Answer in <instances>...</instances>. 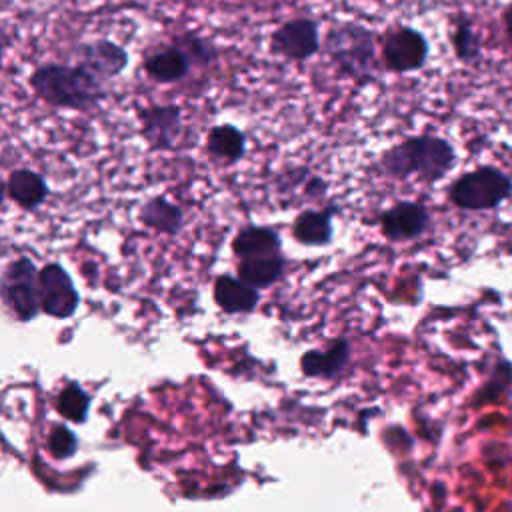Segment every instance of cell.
I'll return each mask as SVG.
<instances>
[{
	"instance_id": "obj_25",
	"label": "cell",
	"mask_w": 512,
	"mask_h": 512,
	"mask_svg": "<svg viewBox=\"0 0 512 512\" xmlns=\"http://www.w3.org/2000/svg\"><path fill=\"white\" fill-rule=\"evenodd\" d=\"M504 28H506L508 40L512 42V6H508L506 12H504Z\"/></svg>"
},
{
	"instance_id": "obj_2",
	"label": "cell",
	"mask_w": 512,
	"mask_h": 512,
	"mask_svg": "<svg viewBox=\"0 0 512 512\" xmlns=\"http://www.w3.org/2000/svg\"><path fill=\"white\" fill-rule=\"evenodd\" d=\"M456 162L454 148L440 136H414L390 148L382 166L396 178L418 176L424 182H436L446 176Z\"/></svg>"
},
{
	"instance_id": "obj_20",
	"label": "cell",
	"mask_w": 512,
	"mask_h": 512,
	"mask_svg": "<svg viewBox=\"0 0 512 512\" xmlns=\"http://www.w3.org/2000/svg\"><path fill=\"white\" fill-rule=\"evenodd\" d=\"M142 222L164 234H176L182 228V210L166 198L150 200L140 214Z\"/></svg>"
},
{
	"instance_id": "obj_8",
	"label": "cell",
	"mask_w": 512,
	"mask_h": 512,
	"mask_svg": "<svg viewBox=\"0 0 512 512\" xmlns=\"http://www.w3.org/2000/svg\"><path fill=\"white\" fill-rule=\"evenodd\" d=\"M38 294L40 308L54 318H70L80 304V294L70 274L56 262L46 264L38 272Z\"/></svg>"
},
{
	"instance_id": "obj_7",
	"label": "cell",
	"mask_w": 512,
	"mask_h": 512,
	"mask_svg": "<svg viewBox=\"0 0 512 512\" xmlns=\"http://www.w3.org/2000/svg\"><path fill=\"white\" fill-rule=\"evenodd\" d=\"M320 50L318 22L306 16L282 22L270 36V52L288 60H308Z\"/></svg>"
},
{
	"instance_id": "obj_12",
	"label": "cell",
	"mask_w": 512,
	"mask_h": 512,
	"mask_svg": "<svg viewBox=\"0 0 512 512\" xmlns=\"http://www.w3.org/2000/svg\"><path fill=\"white\" fill-rule=\"evenodd\" d=\"M144 136L160 148H170L180 134L178 106H150L140 112Z\"/></svg>"
},
{
	"instance_id": "obj_21",
	"label": "cell",
	"mask_w": 512,
	"mask_h": 512,
	"mask_svg": "<svg viewBox=\"0 0 512 512\" xmlns=\"http://www.w3.org/2000/svg\"><path fill=\"white\" fill-rule=\"evenodd\" d=\"M172 44H176L186 54V58L190 60L192 66L194 64L196 66H208L218 58V50L212 44V40L204 38V36H198L194 32H184V34L174 36Z\"/></svg>"
},
{
	"instance_id": "obj_6",
	"label": "cell",
	"mask_w": 512,
	"mask_h": 512,
	"mask_svg": "<svg viewBox=\"0 0 512 512\" xmlns=\"http://www.w3.org/2000/svg\"><path fill=\"white\" fill-rule=\"evenodd\" d=\"M428 40L412 26L394 28L382 42L384 66L392 72H414L420 70L428 60Z\"/></svg>"
},
{
	"instance_id": "obj_11",
	"label": "cell",
	"mask_w": 512,
	"mask_h": 512,
	"mask_svg": "<svg viewBox=\"0 0 512 512\" xmlns=\"http://www.w3.org/2000/svg\"><path fill=\"white\" fill-rule=\"evenodd\" d=\"M190 66V60L176 44L158 46L144 56L146 74L160 84H172L186 78L190 74Z\"/></svg>"
},
{
	"instance_id": "obj_15",
	"label": "cell",
	"mask_w": 512,
	"mask_h": 512,
	"mask_svg": "<svg viewBox=\"0 0 512 512\" xmlns=\"http://www.w3.org/2000/svg\"><path fill=\"white\" fill-rule=\"evenodd\" d=\"M332 214L334 210H306L292 226L294 238L306 246H324L332 240Z\"/></svg>"
},
{
	"instance_id": "obj_13",
	"label": "cell",
	"mask_w": 512,
	"mask_h": 512,
	"mask_svg": "<svg viewBox=\"0 0 512 512\" xmlns=\"http://www.w3.org/2000/svg\"><path fill=\"white\" fill-rule=\"evenodd\" d=\"M214 300L220 310L228 314L252 312L258 306V288L246 284L242 278L218 276L214 282Z\"/></svg>"
},
{
	"instance_id": "obj_16",
	"label": "cell",
	"mask_w": 512,
	"mask_h": 512,
	"mask_svg": "<svg viewBox=\"0 0 512 512\" xmlns=\"http://www.w3.org/2000/svg\"><path fill=\"white\" fill-rule=\"evenodd\" d=\"M238 274L246 284L254 288H266L280 280L284 274V258L278 252L242 258L238 264Z\"/></svg>"
},
{
	"instance_id": "obj_19",
	"label": "cell",
	"mask_w": 512,
	"mask_h": 512,
	"mask_svg": "<svg viewBox=\"0 0 512 512\" xmlns=\"http://www.w3.org/2000/svg\"><path fill=\"white\" fill-rule=\"evenodd\" d=\"M208 152L228 164L240 160L244 156V150H246V140H244V134L242 130H238L236 126L232 124H220V126H214L208 134Z\"/></svg>"
},
{
	"instance_id": "obj_4",
	"label": "cell",
	"mask_w": 512,
	"mask_h": 512,
	"mask_svg": "<svg viewBox=\"0 0 512 512\" xmlns=\"http://www.w3.org/2000/svg\"><path fill=\"white\" fill-rule=\"evenodd\" d=\"M512 194V178L496 166H480L456 178L448 190L454 206L470 212L492 210Z\"/></svg>"
},
{
	"instance_id": "obj_10",
	"label": "cell",
	"mask_w": 512,
	"mask_h": 512,
	"mask_svg": "<svg viewBox=\"0 0 512 512\" xmlns=\"http://www.w3.org/2000/svg\"><path fill=\"white\" fill-rule=\"evenodd\" d=\"M382 232L388 240L402 242L418 238L430 224L428 210L418 202H396L380 216Z\"/></svg>"
},
{
	"instance_id": "obj_3",
	"label": "cell",
	"mask_w": 512,
	"mask_h": 512,
	"mask_svg": "<svg viewBox=\"0 0 512 512\" xmlns=\"http://www.w3.org/2000/svg\"><path fill=\"white\" fill-rule=\"evenodd\" d=\"M324 50L336 70L360 84L376 74V34L358 22H340L328 28Z\"/></svg>"
},
{
	"instance_id": "obj_24",
	"label": "cell",
	"mask_w": 512,
	"mask_h": 512,
	"mask_svg": "<svg viewBox=\"0 0 512 512\" xmlns=\"http://www.w3.org/2000/svg\"><path fill=\"white\" fill-rule=\"evenodd\" d=\"M78 450V438L72 430H68L66 426L58 424L52 428V432L48 434V452L56 458V460H64L74 456Z\"/></svg>"
},
{
	"instance_id": "obj_9",
	"label": "cell",
	"mask_w": 512,
	"mask_h": 512,
	"mask_svg": "<svg viewBox=\"0 0 512 512\" xmlns=\"http://www.w3.org/2000/svg\"><path fill=\"white\" fill-rule=\"evenodd\" d=\"M76 54H78V64L88 68L102 82L120 76L128 66L126 48H122L120 44L108 38L84 42L76 48Z\"/></svg>"
},
{
	"instance_id": "obj_18",
	"label": "cell",
	"mask_w": 512,
	"mask_h": 512,
	"mask_svg": "<svg viewBox=\"0 0 512 512\" xmlns=\"http://www.w3.org/2000/svg\"><path fill=\"white\" fill-rule=\"evenodd\" d=\"M232 250L240 258L280 252V236L272 228H244L236 234Z\"/></svg>"
},
{
	"instance_id": "obj_23",
	"label": "cell",
	"mask_w": 512,
	"mask_h": 512,
	"mask_svg": "<svg viewBox=\"0 0 512 512\" xmlns=\"http://www.w3.org/2000/svg\"><path fill=\"white\" fill-rule=\"evenodd\" d=\"M90 408V396L78 384H68L56 398V410L70 422H84Z\"/></svg>"
},
{
	"instance_id": "obj_17",
	"label": "cell",
	"mask_w": 512,
	"mask_h": 512,
	"mask_svg": "<svg viewBox=\"0 0 512 512\" xmlns=\"http://www.w3.org/2000/svg\"><path fill=\"white\" fill-rule=\"evenodd\" d=\"M6 190H8V196L22 208H36L48 196V186L42 180V176L26 168L14 170L10 174Z\"/></svg>"
},
{
	"instance_id": "obj_5",
	"label": "cell",
	"mask_w": 512,
	"mask_h": 512,
	"mask_svg": "<svg viewBox=\"0 0 512 512\" xmlns=\"http://www.w3.org/2000/svg\"><path fill=\"white\" fill-rule=\"evenodd\" d=\"M2 298L6 306L18 316V320H32L40 308L38 274L36 266L28 258L12 260L4 268L2 276Z\"/></svg>"
},
{
	"instance_id": "obj_1",
	"label": "cell",
	"mask_w": 512,
	"mask_h": 512,
	"mask_svg": "<svg viewBox=\"0 0 512 512\" xmlns=\"http://www.w3.org/2000/svg\"><path fill=\"white\" fill-rule=\"evenodd\" d=\"M28 82L38 98L58 108L88 110L106 96L102 80L82 64H42Z\"/></svg>"
},
{
	"instance_id": "obj_14",
	"label": "cell",
	"mask_w": 512,
	"mask_h": 512,
	"mask_svg": "<svg viewBox=\"0 0 512 512\" xmlns=\"http://www.w3.org/2000/svg\"><path fill=\"white\" fill-rule=\"evenodd\" d=\"M350 358V346L344 338L330 344L328 350H310L302 356L300 368L306 376L312 378H332L336 376Z\"/></svg>"
},
{
	"instance_id": "obj_22",
	"label": "cell",
	"mask_w": 512,
	"mask_h": 512,
	"mask_svg": "<svg viewBox=\"0 0 512 512\" xmlns=\"http://www.w3.org/2000/svg\"><path fill=\"white\" fill-rule=\"evenodd\" d=\"M452 48L460 62L472 64L480 58V40L472 26V22L466 16H460L452 30Z\"/></svg>"
}]
</instances>
